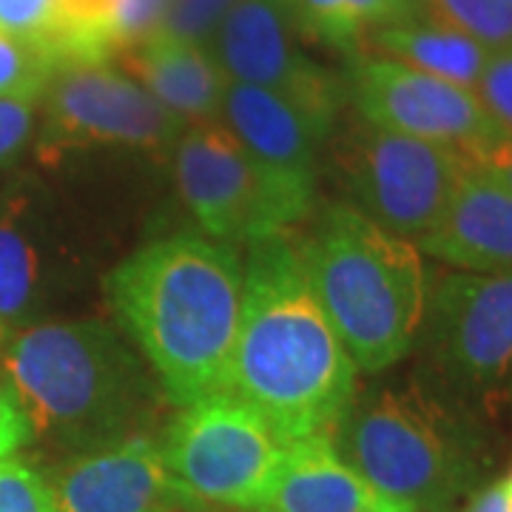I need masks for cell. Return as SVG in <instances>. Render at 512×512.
I'll return each instance as SVG.
<instances>
[{
  "label": "cell",
  "mask_w": 512,
  "mask_h": 512,
  "mask_svg": "<svg viewBox=\"0 0 512 512\" xmlns=\"http://www.w3.org/2000/svg\"><path fill=\"white\" fill-rule=\"evenodd\" d=\"M6 393L32 433L89 453L123 441L154 410L157 390L106 322H37L0 348Z\"/></svg>",
  "instance_id": "3"
},
{
  "label": "cell",
  "mask_w": 512,
  "mask_h": 512,
  "mask_svg": "<svg viewBox=\"0 0 512 512\" xmlns=\"http://www.w3.org/2000/svg\"><path fill=\"white\" fill-rule=\"evenodd\" d=\"M419 339L436 387L456 396L501 387L512 370V268L441 271L427 279Z\"/></svg>",
  "instance_id": "10"
},
{
  "label": "cell",
  "mask_w": 512,
  "mask_h": 512,
  "mask_svg": "<svg viewBox=\"0 0 512 512\" xmlns=\"http://www.w3.org/2000/svg\"><path fill=\"white\" fill-rule=\"evenodd\" d=\"M40 254L29 237L23 202L0 205V348L26 328V319L40 296Z\"/></svg>",
  "instance_id": "19"
},
{
  "label": "cell",
  "mask_w": 512,
  "mask_h": 512,
  "mask_svg": "<svg viewBox=\"0 0 512 512\" xmlns=\"http://www.w3.org/2000/svg\"><path fill=\"white\" fill-rule=\"evenodd\" d=\"M32 439V427L9 393H0V458H9Z\"/></svg>",
  "instance_id": "29"
},
{
  "label": "cell",
  "mask_w": 512,
  "mask_h": 512,
  "mask_svg": "<svg viewBox=\"0 0 512 512\" xmlns=\"http://www.w3.org/2000/svg\"><path fill=\"white\" fill-rule=\"evenodd\" d=\"M0 512H57L49 481L18 458H0Z\"/></svg>",
  "instance_id": "23"
},
{
  "label": "cell",
  "mask_w": 512,
  "mask_h": 512,
  "mask_svg": "<svg viewBox=\"0 0 512 512\" xmlns=\"http://www.w3.org/2000/svg\"><path fill=\"white\" fill-rule=\"evenodd\" d=\"M242 282L237 251L191 231L154 239L111 271V308L174 404L231 396Z\"/></svg>",
  "instance_id": "2"
},
{
  "label": "cell",
  "mask_w": 512,
  "mask_h": 512,
  "mask_svg": "<svg viewBox=\"0 0 512 512\" xmlns=\"http://www.w3.org/2000/svg\"><path fill=\"white\" fill-rule=\"evenodd\" d=\"M299 37L285 0H234L208 49L228 83L271 89L336 120L348 89L305 55Z\"/></svg>",
  "instance_id": "12"
},
{
  "label": "cell",
  "mask_w": 512,
  "mask_h": 512,
  "mask_svg": "<svg viewBox=\"0 0 512 512\" xmlns=\"http://www.w3.org/2000/svg\"><path fill=\"white\" fill-rule=\"evenodd\" d=\"M174 177L202 234L231 248L291 231L316 208L313 180L262 163L220 120L180 134Z\"/></svg>",
  "instance_id": "6"
},
{
  "label": "cell",
  "mask_w": 512,
  "mask_h": 512,
  "mask_svg": "<svg viewBox=\"0 0 512 512\" xmlns=\"http://www.w3.org/2000/svg\"><path fill=\"white\" fill-rule=\"evenodd\" d=\"M504 484H507V493H510V507H512V476L507 478V481H504Z\"/></svg>",
  "instance_id": "33"
},
{
  "label": "cell",
  "mask_w": 512,
  "mask_h": 512,
  "mask_svg": "<svg viewBox=\"0 0 512 512\" xmlns=\"http://www.w3.org/2000/svg\"><path fill=\"white\" fill-rule=\"evenodd\" d=\"M37 106V154L46 163L92 148L165 151L188 128L109 60L57 63Z\"/></svg>",
  "instance_id": "9"
},
{
  "label": "cell",
  "mask_w": 512,
  "mask_h": 512,
  "mask_svg": "<svg viewBox=\"0 0 512 512\" xmlns=\"http://www.w3.org/2000/svg\"><path fill=\"white\" fill-rule=\"evenodd\" d=\"M231 396L285 444L330 436L356 399L359 367L305 279L291 231L248 245Z\"/></svg>",
  "instance_id": "1"
},
{
  "label": "cell",
  "mask_w": 512,
  "mask_h": 512,
  "mask_svg": "<svg viewBox=\"0 0 512 512\" xmlns=\"http://www.w3.org/2000/svg\"><path fill=\"white\" fill-rule=\"evenodd\" d=\"M330 439L382 498L419 512H444L473 481L461 424L416 387L356 396Z\"/></svg>",
  "instance_id": "5"
},
{
  "label": "cell",
  "mask_w": 512,
  "mask_h": 512,
  "mask_svg": "<svg viewBox=\"0 0 512 512\" xmlns=\"http://www.w3.org/2000/svg\"><path fill=\"white\" fill-rule=\"evenodd\" d=\"M473 92L478 94L495 128L512 140V49L490 52Z\"/></svg>",
  "instance_id": "25"
},
{
  "label": "cell",
  "mask_w": 512,
  "mask_h": 512,
  "mask_svg": "<svg viewBox=\"0 0 512 512\" xmlns=\"http://www.w3.org/2000/svg\"><path fill=\"white\" fill-rule=\"evenodd\" d=\"M37 131V100L0 97V174L15 163Z\"/></svg>",
  "instance_id": "27"
},
{
  "label": "cell",
  "mask_w": 512,
  "mask_h": 512,
  "mask_svg": "<svg viewBox=\"0 0 512 512\" xmlns=\"http://www.w3.org/2000/svg\"><path fill=\"white\" fill-rule=\"evenodd\" d=\"M319 308L365 373H382L419 339L427 268L410 239L384 231L350 205H328L296 237Z\"/></svg>",
  "instance_id": "4"
},
{
  "label": "cell",
  "mask_w": 512,
  "mask_h": 512,
  "mask_svg": "<svg viewBox=\"0 0 512 512\" xmlns=\"http://www.w3.org/2000/svg\"><path fill=\"white\" fill-rule=\"evenodd\" d=\"M171 3L174 0H117V15H114L117 55L137 49L154 35H160Z\"/></svg>",
  "instance_id": "26"
},
{
  "label": "cell",
  "mask_w": 512,
  "mask_h": 512,
  "mask_svg": "<svg viewBox=\"0 0 512 512\" xmlns=\"http://www.w3.org/2000/svg\"><path fill=\"white\" fill-rule=\"evenodd\" d=\"M350 208L402 239H421L444 214L470 154L356 120L336 140Z\"/></svg>",
  "instance_id": "7"
},
{
  "label": "cell",
  "mask_w": 512,
  "mask_h": 512,
  "mask_svg": "<svg viewBox=\"0 0 512 512\" xmlns=\"http://www.w3.org/2000/svg\"><path fill=\"white\" fill-rule=\"evenodd\" d=\"M117 0H52V23L40 49L52 63H106L117 55L114 43Z\"/></svg>",
  "instance_id": "20"
},
{
  "label": "cell",
  "mask_w": 512,
  "mask_h": 512,
  "mask_svg": "<svg viewBox=\"0 0 512 512\" xmlns=\"http://www.w3.org/2000/svg\"><path fill=\"white\" fill-rule=\"evenodd\" d=\"M345 89L359 120L370 126L461 148L470 157L504 137L473 89L396 60L353 52Z\"/></svg>",
  "instance_id": "11"
},
{
  "label": "cell",
  "mask_w": 512,
  "mask_h": 512,
  "mask_svg": "<svg viewBox=\"0 0 512 512\" xmlns=\"http://www.w3.org/2000/svg\"><path fill=\"white\" fill-rule=\"evenodd\" d=\"M356 52L396 60L416 72L476 89L490 52L461 32H453L430 18H410L367 32Z\"/></svg>",
  "instance_id": "18"
},
{
  "label": "cell",
  "mask_w": 512,
  "mask_h": 512,
  "mask_svg": "<svg viewBox=\"0 0 512 512\" xmlns=\"http://www.w3.org/2000/svg\"><path fill=\"white\" fill-rule=\"evenodd\" d=\"M421 15L476 40L487 52L512 49V0H421Z\"/></svg>",
  "instance_id": "21"
},
{
  "label": "cell",
  "mask_w": 512,
  "mask_h": 512,
  "mask_svg": "<svg viewBox=\"0 0 512 512\" xmlns=\"http://www.w3.org/2000/svg\"><path fill=\"white\" fill-rule=\"evenodd\" d=\"M117 57H123L126 72L183 123L220 120L228 77L208 46L160 32Z\"/></svg>",
  "instance_id": "16"
},
{
  "label": "cell",
  "mask_w": 512,
  "mask_h": 512,
  "mask_svg": "<svg viewBox=\"0 0 512 512\" xmlns=\"http://www.w3.org/2000/svg\"><path fill=\"white\" fill-rule=\"evenodd\" d=\"M52 23V0H0V32L40 46Z\"/></svg>",
  "instance_id": "28"
},
{
  "label": "cell",
  "mask_w": 512,
  "mask_h": 512,
  "mask_svg": "<svg viewBox=\"0 0 512 512\" xmlns=\"http://www.w3.org/2000/svg\"><path fill=\"white\" fill-rule=\"evenodd\" d=\"M231 6H234V0H174L168 9L163 32L200 43V46H211V40L217 35L222 18L228 15Z\"/></svg>",
  "instance_id": "24"
},
{
  "label": "cell",
  "mask_w": 512,
  "mask_h": 512,
  "mask_svg": "<svg viewBox=\"0 0 512 512\" xmlns=\"http://www.w3.org/2000/svg\"><path fill=\"white\" fill-rule=\"evenodd\" d=\"M49 487L57 512H200L165 467L160 444L128 436L57 467Z\"/></svg>",
  "instance_id": "13"
},
{
  "label": "cell",
  "mask_w": 512,
  "mask_h": 512,
  "mask_svg": "<svg viewBox=\"0 0 512 512\" xmlns=\"http://www.w3.org/2000/svg\"><path fill=\"white\" fill-rule=\"evenodd\" d=\"M416 242L424 254L470 274L510 271L512 191L470 157L439 222Z\"/></svg>",
  "instance_id": "14"
},
{
  "label": "cell",
  "mask_w": 512,
  "mask_h": 512,
  "mask_svg": "<svg viewBox=\"0 0 512 512\" xmlns=\"http://www.w3.org/2000/svg\"><path fill=\"white\" fill-rule=\"evenodd\" d=\"M52 69V57L37 43L0 32V97L37 100Z\"/></svg>",
  "instance_id": "22"
},
{
  "label": "cell",
  "mask_w": 512,
  "mask_h": 512,
  "mask_svg": "<svg viewBox=\"0 0 512 512\" xmlns=\"http://www.w3.org/2000/svg\"><path fill=\"white\" fill-rule=\"evenodd\" d=\"M220 123L262 163L316 183V157L336 120L271 89L228 83Z\"/></svg>",
  "instance_id": "15"
},
{
  "label": "cell",
  "mask_w": 512,
  "mask_h": 512,
  "mask_svg": "<svg viewBox=\"0 0 512 512\" xmlns=\"http://www.w3.org/2000/svg\"><path fill=\"white\" fill-rule=\"evenodd\" d=\"M473 160L484 165L490 174H495V177H498V180L512 191V140L510 137H498V140L490 143L484 151H478Z\"/></svg>",
  "instance_id": "30"
},
{
  "label": "cell",
  "mask_w": 512,
  "mask_h": 512,
  "mask_svg": "<svg viewBox=\"0 0 512 512\" xmlns=\"http://www.w3.org/2000/svg\"><path fill=\"white\" fill-rule=\"evenodd\" d=\"M160 453L168 473L194 501L262 512L285 441L248 404L214 396L188 404L171 419Z\"/></svg>",
  "instance_id": "8"
},
{
  "label": "cell",
  "mask_w": 512,
  "mask_h": 512,
  "mask_svg": "<svg viewBox=\"0 0 512 512\" xmlns=\"http://www.w3.org/2000/svg\"><path fill=\"white\" fill-rule=\"evenodd\" d=\"M464 512H512L507 484L501 481V484L484 487L481 493L473 495V501L467 504V510Z\"/></svg>",
  "instance_id": "31"
},
{
  "label": "cell",
  "mask_w": 512,
  "mask_h": 512,
  "mask_svg": "<svg viewBox=\"0 0 512 512\" xmlns=\"http://www.w3.org/2000/svg\"><path fill=\"white\" fill-rule=\"evenodd\" d=\"M384 498L336 453L330 436L285 444L262 512H367Z\"/></svg>",
  "instance_id": "17"
},
{
  "label": "cell",
  "mask_w": 512,
  "mask_h": 512,
  "mask_svg": "<svg viewBox=\"0 0 512 512\" xmlns=\"http://www.w3.org/2000/svg\"><path fill=\"white\" fill-rule=\"evenodd\" d=\"M367 512H419L416 507H410V504H399V501H390V498H384L379 507H373V510Z\"/></svg>",
  "instance_id": "32"
}]
</instances>
